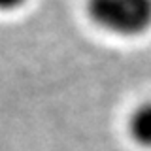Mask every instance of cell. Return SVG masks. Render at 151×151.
Listing matches in <instances>:
<instances>
[{"label":"cell","mask_w":151,"mask_h":151,"mask_svg":"<svg viewBox=\"0 0 151 151\" xmlns=\"http://www.w3.org/2000/svg\"><path fill=\"white\" fill-rule=\"evenodd\" d=\"M85 15L108 34L138 38L151 30V0H85Z\"/></svg>","instance_id":"1"},{"label":"cell","mask_w":151,"mask_h":151,"mask_svg":"<svg viewBox=\"0 0 151 151\" xmlns=\"http://www.w3.org/2000/svg\"><path fill=\"white\" fill-rule=\"evenodd\" d=\"M129 132L136 144L151 147V100L142 102L129 117Z\"/></svg>","instance_id":"2"},{"label":"cell","mask_w":151,"mask_h":151,"mask_svg":"<svg viewBox=\"0 0 151 151\" xmlns=\"http://www.w3.org/2000/svg\"><path fill=\"white\" fill-rule=\"evenodd\" d=\"M28 0H0V13H12L27 6Z\"/></svg>","instance_id":"3"}]
</instances>
